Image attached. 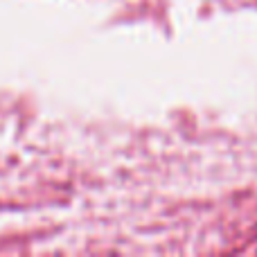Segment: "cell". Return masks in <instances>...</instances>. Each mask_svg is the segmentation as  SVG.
Wrapping results in <instances>:
<instances>
[]
</instances>
